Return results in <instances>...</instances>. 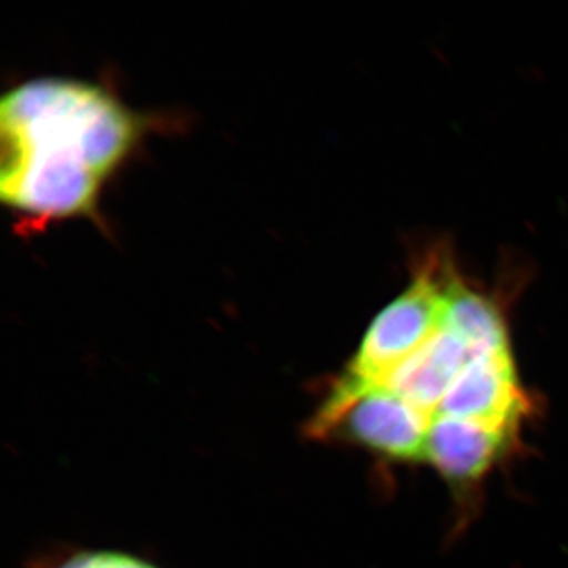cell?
I'll list each match as a JSON object with an SVG mask.
<instances>
[{
  "label": "cell",
  "mask_w": 568,
  "mask_h": 568,
  "mask_svg": "<svg viewBox=\"0 0 568 568\" xmlns=\"http://www.w3.org/2000/svg\"><path fill=\"white\" fill-rule=\"evenodd\" d=\"M443 327L458 336L474 357L510 353L506 323L497 306L457 278L448 286Z\"/></svg>",
  "instance_id": "obj_7"
},
{
  "label": "cell",
  "mask_w": 568,
  "mask_h": 568,
  "mask_svg": "<svg viewBox=\"0 0 568 568\" xmlns=\"http://www.w3.org/2000/svg\"><path fill=\"white\" fill-rule=\"evenodd\" d=\"M61 568H155L151 564L144 562L132 556L121 555V552H88L77 558L70 559Z\"/></svg>",
  "instance_id": "obj_8"
},
{
  "label": "cell",
  "mask_w": 568,
  "mask_h": 568,
  "mask_svg": "<svg viewBox=\"0 0 568 568\" xmlns=\"http://www.w3.org/2000/svg\"><path fill=\"white\" fill-rule=\"evenodd\" d=\"M508 435L507 429L478 422L435 416L426 436L424 458L455 487H467L487 476L506 454Z\"/></svg>",
  "instance_id": "obj_5"
},
{
  "label": "cell",
  "mask_w": 568,
  "mask_h": 568,
  "mask_svg": "<svg viewBox=\"0 0 568 568\" xmlns=\"http://www.w3.org/2000/svg\"><path fill=\"white\" fill-rule=\"evenodd\" d=\"M450 276L422 272L369 325L347 377L381 384L443 327Z\"/></svg>",
  "instance_id": "obj_3"
},
{
  "label": "cell",
  "mask_w": 568,
  "mask_h": 568,
  "mask_svg": "<svg viewBox=\"0 0 568 568\" xmlns=\"http://www.w3.org/2000/svg\"><path fill=\"white\" fill-rule=\"evenodd\" d=\"M473 357L469 347L458 336L440 327L426 345L381 384L435 417L444 396Z\"/></svg>",
  "instance_id": "obj_6"
},
{
  "label": "cell",
  "mask_w": 568,
  "mask_h": 568,
  "mask_svg": "<svg viewBox=\"0 0 568 568\" xmlns=\"http://www.w3.org/2000/svg\"><path fill=\"white\" fill-rule=\"evenodd\" d=\"M433 416L383 386L343 377L313 424L317 436H338L398 462L424 458Z\"/></svg>",
  "instance_id": "obj_2"
},
{
  "label": "cell",
  "mask_w": 568,
  "mask_h": 568,
  "mask_svg": "<svg viewBox=\"0 0 568 568\" xmlns=\"http://www.w3.org/2000/svg\"><path fill=\"white\" fill-rule=\"evenodd\" d=\"M510 353L478 355L467 362L435 416L463 418L514 432L528 410Z\"/></svg>",
  "instance_id": "obj_4"
},
{
  "label": "cell",
  "mask_w": 568,
  "mask_h": 568,
  "mask_svg": "<svg viewBox=\"0 0 568 568\" xmlns=\"http://www.w3.org/2000/svg\"><path fill=\"white\" fill-rule=\"evenodd\" d=\"M0 129L3 203L62 219L92 211L104 179L136 141L140 122L97 85L43 78L3 97Z\"/></svg>",
  "instance_id": "obj_1"
}]
</instances>
